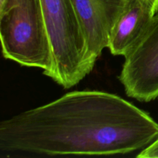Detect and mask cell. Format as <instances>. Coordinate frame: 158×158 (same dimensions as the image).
Segmentation results:
<instances>
[{
	"mask_svg": "<svg viewBox=\"0 0 158 158\" xmlns=\"http://www.w3.org/2000/svg\"><path fill=\"white\" fill-rule=\"evenodd\" d=\"M53 56L49 78L69 89L94 69L87 43L72 0H40Z\"/></svg>",
	"mask_w": 158,
	"mask_h": 158,
	"instance_id": "3957f363",
	"label": "cell"
},
{
	"mask_svg": "<svg viewBox=\"0 0 158 158\" xmlns=\"http://www.w3.org/2000/svg\"><path fill=\"white\" fill-rule=\"evenodd\" d=\"M137 157L139 158H158V137L149 146L141 150Z\"/></svg>",
	"mask_w": 158,
	"mask_h": 158,
	"instance_id": "52a82bcc",
	"label": "cell"
},
{
	"mask_svg": "<svg viewBox=\"0 0 158 158\" xmlns=\"http://www.w3.org/2000/svg\"><path fill=\"white\" fill-rule=\"evenodd\" d=\"M119 80L129 97L140 102L158 98V12L124 56Z\"/></svg>",
	"mask_w": 158,
	"mask_h": 158,
	"instance_id": "277c9868",
	"label": "cell"
},
{
	"mask_svg": "<svg viewBox=\"0 0 158 158\" xmlns=\"http://www.w3.org/2000/svg\"><path fill=\"white\" fill-rule=\"evenodd\" d=\"M158 123L120 96L72 91L0 123V157L108 156L141 151Z\"/></svg>",
	"mask_w": 158,
	"mask_h": 158,
	"instance_id": "6da1fadb",
	"label": "cell"
},
{
	"mask_svg": "<svg viewBox=\"0 0 158 158\" xmlns=\"http://www.w3.org/2000/svg\"><path fill=\"white\" fill-rule=\"evenodd\" d=\"M72 2L84 32L89 58L95 63L108 47L126 0H72Z\"/></svg>",
	"mask_w": 158,
	"mask_h": 158,
	"instance_id": "5b68a950",
	"label": "cell"
},
{
	"mask_svg": "<svg viewBox=\"0 0 158 158\" xmlns=\"http://www.w3.org/2000/svg\"><path fill=\"white\" fill-rule=\"evenodd\" d=\"M158 12V0H126L110 39L112 55L125 56Z\"/></svg>",
	"mask_w": 158,
	"mask_h": 158,
	"instance_id": "8992f818",
	"label": "cell"
},
{
	"mask_svg": "<svg viewBox=\"0 0 158 158\" xmlns=\"http://www.w3.org/2000/svg\"><path fill=\"white\" fill-rule=\"evenodd\" d=\"M2 0H0V2H2Z\"/></svg>",
	"mask_w": 158,
	"mask_h": 158,
	"instance_id": "ba28073f",
	"label": "cell"
},
{
	"mask_svg": "<svg viewBox=\"0 0 158 158\" xmlns=\"http://www.w3.org/2000/svg\"><path fill=\"white\" fill-rule=\"evenodd\" d=\"M0 36L5 59L49 77L53 56L40 0L0 2Z\"/></svg>",
	"mask_w": 158,
	"mask_h": 158,
	"instance_id": "7a4b0ae2",
	"label": "cell"
}]
</instances>
